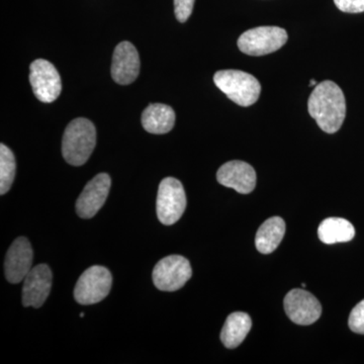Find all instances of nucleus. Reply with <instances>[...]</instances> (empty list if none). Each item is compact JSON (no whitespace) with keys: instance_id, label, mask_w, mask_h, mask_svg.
Listing matches in <instances>:
<instances>
[{"instance_id":"obj_1","label":"nucleus","mask_w":364,"mask_h":364,"mask_svg":"<svg viewBox=\"0 0 364 364\" xmlns=\"http://www.w3.org/2000/svg\"><path fill=\"white\" fill-rule=\"evenodd\" d=\"M308 111L321 130L327 134L336 133L346 117L343 91L331 80L318 83L309 97Z\"/></svg>"},{"instance_id":"obj_2","label":"nucleus","mask_w":364,"mask_h":364,"mask_svg":"<svg viewBox=\"0 0 364 364\" xmlns=\"http://www.w3.org/2000/svg\"><path fill=\"white\" fill-rule=\"evenodd\" d=\"M97 145V130L90 119L78 117L67 126L62 140V154L67 163L81 166L90 159Z\"/></svg>"},{"instance_id":"obj_3","label":"nucleus","mask_w":364,"mask_h":364,"mask_svg":"<svg viewBox=\"0 0 364 364\" xmlns=\"http://www.w3.org/2000/svg\"><path fill=\"white\" fill-rule=\"evenodd\" d=\"M214 82L229 100L240 107H250L260 97L259 81L247 72L234 69L220 70L215 73Z\"/></svg>"},{"instance_id":"obj_4","label":"nucleus","mask_w":364,"mask_h":364,"mask_svg":"<svg viewBox=\"0 0 364 364\" xmlns=\"http://www.w3.org/2000/svg\"><path fill=\"white\" fill-rule=\"evenodd\" d=\"M289 40L284 28L279 26H258L242 33L237 42L239 50L249 56H264L279 51Z\"/></svg>"},{"instance_id":"obj_5","label":"nucleus","mask_w":364,"mask_h":364,"mask_svg":"<svg viewBox=\"0 0 364 364\" xmlns=\"http://www.w3.org/2000/svg\"><path fill=\"white\" fill-rule=\"evenodd\" d=\"M186 208V196L183 186L174 177H166L158 188L157 217L163 225L176 224Z\"/></svg>"},{"instance_id":"obj_6","label":"nucleus","mask_w":364,"mask_h":364,"mask_svg":"<svg viewBox=\"0 0 364 364\" xmlns=\"http://www.w3.org/2000/svg\"><path fill=\"white\" fill-rule=\"evenodd\" d=\"M112 277L107 268L95 265L79 277L74 298L80 305H93L107 298L112 289Z\"/></svg>"},{"instance_id":"obj_7","label":"nucleus","mask_w":364,"mask_h":364,"mask_svg":"<svg viewBox=\"0 0 364 364\" xmlns=\"http://www.w3.org/2000/svg\"><path fill=\"white\" fill-rule=\"evenodd\" d=\"M193 275L191 263L181 255L163 258L153 269V282L163 291H176L183 287Z\"/></svg>"},{"instance_id":"obj_8","label":"nucleus","mask_w":364,"mask_h":364,"mask_svg":"<svg viewBox=\"0 0 364 364\" xmlns=\"http://www.w3.org/2000/svg\"><path fill=\"white\" fill-rule=\"evenodd\" d=\"M30 82L35 97L45 104L55 102L61 95L59 72L47 60L37 59L31 64Z\"/></svg>"},{"instance_id":"obj_9","label":"nucleus","mask_w":364,"mask_h":364,"mask_svg":"<svg viewBox=\"0 0 364 364\" xmlns=\"http://www.w3.org/2000/svg\"><path fill=\"white\" fill-rule=\"evenodd\" d=\"M284 304L287 317L298 325H312L322 315L320 301L305 289H294L289 291Z\"/></svg>"},{"instance_id":"obj_10","label":"nucleus","mask_w":364,"mask_h":364,"mask_svg":"<svg viewBox=\"0 0 364 364\" xmlns=\"http://www.w3.org/2000/svg\"><path fill=\"white\" fill-rule=\"evenodd\" d=\"M109 174L100 173L86 184L76 202V213L82 219H90L104 207L111 189Z\"/></svg>"},{"instance_id":"obj_11","label":"nucleus","mask_w":364,"mask_h":364,"mask_svg":"<svg viewBox=\"0 0 364 364\" xmlns=\"http://www.w3.org/2000/svg\"><path fill=\"white\" fill-rule=\"evenodd\" d=\"M140 57L135 46L128 41L119 43L114 49L112 62V77L121 85H128L140 73Z\"/></svg>"},{"instance_id":"obj_12","label":"nucleus","mask_w":364,"mask_h":364,"mask_svg":"<svg viewBox=\"0 0 364 364\" xmlns=\"http://www.w3.org/2000/svg\"><path fill=\"white\" fill-rule=\"evenodd\" d=\"M217 181L226 188H233L242 195L252 193L256 186L255 170L248 163L233 160L223 164L217 172Z\"/></svg>"},{"instance_id":"obj_13","label":"nucleus","mask_w":364,"mask_h":364,"mask_svg":"<svg viewBox=\"0 0 364 364\" xmlns=\"http://www.w3.org/2000/svg\"><path fill=\"white\" fill-rule=\"evenodd\" d=\"M52 272L47 264L33 267L23 279V305L40 308L44 305L52 287Z\"/></svg>"},{"instance_id":"obj_14","label":"nucleus","mask_w":364,"mask_h":364,"mask_svg":"<svg viewBox=\"0 0 364 364\" xmlns=\"http://www.w3.org/2000/svg\"><path fill=\"white\" fill-rule=\"evenodd\" d=\"M33 257L30 241L26 237L16 239L7 251L4 262L6 279L11 284H18L25 279L32 269Z\"/></svg>"},{"instance_id":"obj_15","label":"nucleus","mask_w":364,"mask_h":364,"mask_svg":"<svg viewBox=\"0 0 364 364\" xmlns=\"http://www.w3.org/2000/svg\"><path fill=\"white\" fill-rule=\"evenodd\" d=\"M176 119V112L169 105L151 104L143 112L141 122L148 133L162 135L173 129Z\"/></svg>"},{"instance_id":"obj_16","label":"nucleus","mask_w":364,"mask_h":364,"mask_svg":"<svg viewBox=\"0 0 364 364\" xmlns=\"http://www.w3.org/2000/svg\"><path fill=\"white\" fill-rule=\"evenodd\" d=\"M286 234V223L280 217H272L267 220L255 237V245L257 250L262 254L272 253L284 239Z\"/></svg>"},{"instance_id":"obj_17","label":"nucleus","mask_w":364,"mask_h":364,"mask_svg":"<svg viewBox=\"0 0 364 364\" xmlns=\"http://www.w3.org/2000/svg\"><path fill=\"white\" fill-rule=\"evenodd\" d=\"M252 327V321L248 314L236 312L227 318L223 326L221 340L229 349H234L242 344Z\"/></svg>"},{"instance_id":"obj_18","label":"nucleus","mask_w":364,"mask_h":364,"mask_svg":"<svg viewBox=\"0 0 364 364\" xmlns=\"http://www.w3.org/2000/svg\"><path fill=\"white\" fill-rule=\"evenodd\" d=\"M318 235L323 243L332 245L351 241L355 236V229L350 222L342 218H328L318 226Z\"/></svg>"},{"instance_id":"obj_19","label":"nucleus","mask_w":364,"mask_h":364,"mask_svg":"<svg viewBox=\"0 0 364 364\" xmlns=\"http://www.w3.org/2000/svg\"><path fill=\"white\" fill-rule=\"evenodd\" d=\"M16 163L14 153L4 144L0 145V193H6L13 186Z\"/></svg>"},{"instance_id":"obj_20","label":"nucleus","mask_w":364,"mask_h":364,"mask_svg":"<svg viewBox=\"0 0 364 364\" xmlns=\"http://www.w3.org/2000/svg\"><path fill=\"white\" fill-rule=\"evenodd\" d=\"M348 326L352 332L364 335V299L351 311Z\"/></svg>"},{"instance_id":"obj_21","label":"nucleus","mask_w":364,"mask_h":364,"mask_svg":"<svg viewBox=\"0 0 364 364\" xmlns=\"http://www.w3.org/2000/svg\"><path fill=\"white\" fill-rule=\"evenodd\" d=\"M196 0H174V14L179 23H186L191 16Z\"/></svg>"},{"instance_id":"obj_22","label":"nucleus","mask_w":364,"mask_h":364,"mask_svg":"<svg viewBox=\"0 0 364 364\" xmlns=\"http://www.w3.org/2000/svg\"><path fill=\"white\" fill-rule=\"evenodd\" d=\"M339 11L347 14H360L364 11V0H334Z\"/></svg>"},{"instance_id":"obj_23","label":"nucleus","mask_w":364,"mask_h":364,"mask_svg":"<svg viewBox=\"0 0 364 364\" xmlns=\"http://www.w3.org/2000/svg\"><path fill=\"white\" fill-rule=\"evenodd\" d=\"M317 85V82H316L315 79H311L310 86H316Z\"/></svg>"},{"instance_id":"obj_24","label":"nucleus","mask_w":364,"mask_h":364,"mask_svg":"<svg viewBox=\"0 0 364 364\" xmlns=\"http://www.w3.org/2000/svg\"><path fill=\"white\" fill-rule=\"evenodd\" d=\"M80 317H81V318L85 317V314L81 313V314H80Z\"/></svg>"},{"instance_id":"obj_25","label":"nucleus","mask_w":364,"mask_h":364,"mask_svg":"<svg viewBox=\"0 0 364 364\" xmlns=\"http://www.w3.org/2000/svg\"><path fill=\"white\" fill-rule=\"evenodd\" d=\"M301 287H306V284H301Z\"/></svg>"}]
</instances>
